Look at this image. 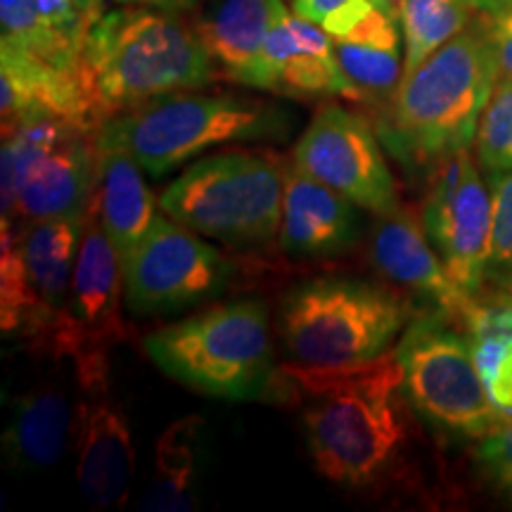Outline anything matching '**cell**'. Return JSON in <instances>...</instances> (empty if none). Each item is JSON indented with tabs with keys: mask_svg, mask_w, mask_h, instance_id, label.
<instances>
[{
	"mask_svg": "<svg viewBox=\"0 0 512 512\" xmlns=\"http://www.w3.org/2000/svg\"><path fill=\"white\" fill-rule=\"evenodd\" d=\"M498 79L489 22L479 19L403 76L380 126L387 147L403 164H439L470 150Z\"/></svg>",
	"mask_w": 512,
	"mask_h": 512,
	"instance_id": "3957f363",
	"label": "cell"
},
{
	"mask_svg": "<svg viewBox=\"0 0 512 512\" xmlns=\"http://www.w3.org/2000/svg\"><path fill=\"white\" fill-rule=\"evenodd\" d=\"M470 5L472 10L494 17V15H501L503 10L512 8V0H470Z\"/></svg>",
	"mask_w": 512,
	"mask_h": 512,
	"instance_id": "8d00e7d4",
	"label": "cell"
},
{
	"mask_svg": "<svg viewBox=\"0 0 512 512\" xmlns=\"http://www.w3.org/2000/svg\"><path fill=\"white\" fill-rule=\"evenodd\" d=\"M486 185L470 150L456 152L437 164L422 207V228L467 297H475L486 280L491 238V192Z\"/></svg>",
	"mask_w": 512,
	"mask_h": 512,
	"instance_id": "4fadbf2b",
	"label": "cell"
},
{
	"mask_svg": "<svg viewBox=\"0 0 512 512\" xmlns=\"http://www.w3.org/2000/svg\"><path fill=\"white\" fill-rule=\"evenodd\" d=\"M249 88L287 98L344 95L351 100V86L339 67L335 41L316 22L287 10L285 3L275 12Z\"/></svg>",
	"mask_w": 512,
	"mask_h": 512,
	"instance_id": "2e32d148",
	"label": "cell"
},
{
	"mask_svg": "<svg viewBox=\"0 0 512 512\" xmlns=\"http://www.w3.org/2000/svg\"><path fill=\"white\" fill-rule=\"evenodd\" d=\"M74 5H76V10H79L83 15V19L91 24V27L107 12L105 10V0H74Z\"/></svg>",
	"mask_w": 512,
	"mask_h": 512,
	"instance_id": "d590c367",
	"label": "cell"
},
{
	"mask_svg": "<svg viewBox=\"0 0 512 512\" xmlns=\"http://www.w3.org/2000/svg\"><path fill=\"white\" fill-rule=\"evenodd\" d=\"M290 114L240 95L174 93L119 112L98 128V145L126 150L152 178H162L211 147L280 140Z\"/></svg>",
	"mask_w": 512,
	"mask_h": 512,
	"instance_id": "277c9868",
	"label": "cell"
},
{
	"mask_svg": "<svg viewBox=\"0 0 512 512\" xmlns=\"http://www.w3.org/2000/svg\"><path fill=\"white\" fill-rule=\"evenodd\" d=\"M411 313L382 287L356 278H320L287 292L280 337L294 366L337 370L377 361Z\"/></svg>",
	"mask_w": 512,
	"mask_h": 512,
	"instance_id": "8992f818",
	"label": "cell"
},
{
	"mask_svg": "<svg viewBox=\"0 0 512 512\" xmlns=\"http://www.w3.org/2000/svg\"><path fill=\"white\" fill-rule=\"evenodd\" d=\"M477 164L489 174L512 169V79H498L477 128Z\"/></svg>",
	"mask_w": 512,
	"mask_h": 512,
	"instance_id": "484cf974",
	"label": "cell"
},
{
	"mask_svg": "<svg viewBox=\"0 0 512 512\" xmlns=\"http://www.w3.org/2000/svg\"><path fill=\"white\" fill-rule=\"evenodd\" d=\"M86 216L3 221L0 325L43 349L67 302Z\"/></svg>",
	"mask_w": 512,
	"mask_h": 512,
	"instance_id": "9c48e42d",
	"label": "cell"
},
{
	"mask_svg": "<svg viewBox=\"0 0 512 512\" xmlns=\"http://www.w3.org/2000/svg\"><path fill=\"white\" fill-rule=\"evenodd\" d=\"M285 171L259 152H221L190 164L157 197L169 219L233 247L266 245L283 221Z\"/></svg>",
	"mask_w": 512,
	"mask_h": 512,
	"instance_id": "52a82bcc",
	"label": "cell"
},
{
	"mask_svg": "<svg viewBox=\"0 0 512 512\" xmlns=\"http://www.w3.org/2000/svg\"><path fill=\"white\" fill-rule=\"evenodd\" d=\"M470 0H403L399 22L406 43L403 76L458 36L470 19Z\"/></svg>",
	"mask_w": 512,
	"mask_h": 512,
	"instance_id": "cb8c5ba5",
	"label": "cell"
},
{
	"mask_svg": "<svg viewBox=\"0 0 512 512\" xmlns=\"http://www.w3.org/2000/svg\"><path fill=\"white\" fill-rule=\"evenodd\" d=\"M76 380V482L93 508L124 503L136 470L131 422L114 399L110 361L74 368Z\"/></svg>",
	"mask_w": 512,
	"mask_h": 512,
	"instance_id": "9a60e30c",
	"label": "cell"
},
{
	"mask_svg": "<svg viewBox=\"0 0 512 512\" xmlns=\"http://www.w3.org/2000/svg\"><path fill=\"white\" fill-rule=\"evenodd\" d=\"M401 366L394 354L354 368H285L280 394L302 411L318 472L347 489H373L406 446Z\"/></svg>",
	"mask_w": 512,
	"mask_h": 512,
	"instance_id": "6da1fadb",
	"label": "cell"
},
{
	"mask_svg": "<svg viewBox=\"0 0 512 512\" xmlns=\"http://www.w3.org/2000/svg\"><path fill=\"white\" fill-rule=\"evenodd\" d=\"M401 392L437 430L460 439H482L498 422L472 358V347L439 318H418L394 349Z\"/></svg>",
	"mask_w": 512,
	"mask_h": 512,
	"instance_id": "30bf717a",
	"label": "cell"
},
{
	"mask_svg": "<svg viewBox=\"0 0 512 512\" xmlns=\"http://www.w3.org/2000/svg\"><path fill=\"white\" fill-rule=\"evenodd\" d=\"M76 403L57 382H38L12 403L3 434L5 463L12 470L36 472L55 467L74 437Z\"/></svg>",
	"mask_w": 512,
	"mask_h": 512,
	"instance_id": "ffe728a7",
	"label": "cell"
},
{
	"mask_svg": "<svg viewBox=\"0 0 512 512\" xmlns=\"http://www.w3.org/2000/svg\"><path fill=\"white\" fill-rule=\"evenodd\" d=\"M491 192V238L486 278L512 283V169L486 176Z\"/></svg>",
	"mask_w": 512,
	"mask_h": 512,
	"instance_id": "4316f807",
	"label": "cell"
},
{
	"mask_svg": "<svg viewBox=\"0 0 512 512\" xmlns=\"http://www.w3.org/2000/svg\"><path fill=\"white\" fill-rule=\"evenodd\" d=\"M335 41V38H332ZM335 53L351 86V100H387L401 83V50L335 41Z\"/></svg>",
	"mask_w": 512,
	"mask_h": 512,
	"instance_id": "d4e9b609",
	"label": "cell"
},
{
	"mask_svg": "<svg viewBox=\"0 0 512 512\" xmlns=\"http://www.w3.org/2000/svg\"><path fill=\"white\" fill-rule=\"evenodd\" d=\"M477 460L486 475L512 498V418L496 422L477 448Z\"/></svg>",
	"mask_w": 512,
	"mask_h": 512,
	"instance_id": "83f0119b",
	"label": "cell"
},
{
	"mask_svg": "<svg viewBox=\"0 0 512 512\" xmlns=\"http://www.w3.org/2000/svg\"><path fill=\"white\" fill-rule=\"evenodd\" d=\"M157 202L143 178V166L119 147L98 145L95 209L121 266L131 259L157 219Z\"/></svg>",
	"mask_w": 512,
	"mask_h": 512,
	"instance_id": "44dd1931",
	"label": "cell"
},
{
	"mask_svg": "<svg viewBox=\"0 0 512 512\" xmlns=\"http://www.w3.org/2000/svg\"><path fill=\"white\" fill-rule=\"evenodd\" d=\"M38 15L46 19L48 24H53L57 31H62L64 36L72 38V41L83 50L88 31L93 27L83 19V15L76 10L74 0H34Z\"/></svg>",
	"mask_w": 512,
	"mask_h": 512,
	"instance_id": "f1b7e54d",
	"label": "cell"
},
{
	"mask_svg": "<svg viewBox=\"0 0 512 512\" xmlns=\"http://www.w3.org/2000/svg\"><path fill=\"white\" fill-rule=\"evenodd\" d=\"M117 5H133V8H150L171 12V15H181V12L195 10L202 0H114Z\"/></svg>",
	"mask_w": 512,
	"mask_h": 512,
	"instance_id": "e575fe53",
	"label": "cell"
},
{
	"mask_svg": "<svg viewBox=\"0 0 512 512\" xmlns=\"http://www.w3.org/2000/svg\"><path fill=\"white\" fill-rule=\"evenodd\" d=\"M0 114L3 131L34 117H60L98 131L81 74L55 67L29 50L0 41Z\"/></svg>",
	"mask_w": 512,
	"mask_h": 512,
	"instance_id": "e0dca14e",
	"label": "cell"
},
{
	"mask_svg": "<svg viewBox=\"0 0 512 512\" xmlns=\"http://www.w3.org/2000/svg\"><path fill=\"white\" fill-rule=\"evenodd\" d=\"M375 3H377V5H382L384 10H389V12H392V15L399 17V10H401V3H403V0H375Z\"/></svg>",
	"mask_w": 512,
	"mask_h": 512,
	"instance_id": "74e56055",
	"label": "cell"
},
{
	"mask_svg": "<svg viewBox=\"0 0 512 512\" xmlns=\"http://www.w3.org/2000/svg\"><path fill=\"white\" fill-rule=\"evenodd\" d=\"M98 190V131L60 117L3 131V221L86 216Z\"/></svg>",
	"mask_w": 512,
	"mask_h": 512,
	"instance_id": "ba28073f",
	"label": "cell"
},
{
	"mask_svg": "<svg viewBox=\"0 0 512 512\" xmlns=\"http://www.w3.org/2000/svg\"><path fill=\"white\" fill-rule=\"evenodd\" d=\"M486 392H489V399L494 401L498 411L512 415V349L503 358L501 368H498L494 382L486 387Z\"/></svg>",
	"mask_w": 512,
	"mask_h": 512,
	"instance_id": "d6a6232c",
	"label": "cell"
},
{
	"mask_svg": "<svg viewBox=\"0 0 512 512\" xmlns=\"http://www.w3.org/2000/svg\"><path fill=\"white\" fill-rule=\"evenodd\" d=\"M17 3H19V0H0V12H3V10H10V8H15Z\"/></svg>",
	"mask_w": 512,
	"mask_h": 512,
	"instance_id": "f35d334b",
	"label": "cell"
},
{
	"mask_svg": "<svg viewBox=\"0 0 512 512\" xmlns=\"http://www.w3.org/2000/svg\"><path fill=\"white\" fill-rule=\"evenodd\" d=\"M283 0H219L197 22V36L226 79L249 86Z\"/></svg>",
	"mask_w": 512,
	"mask_h": 512,
	"instance_id": "7402d4cb",
	"label": "cell"
},
{
	"mask_svg": "<svg viewBox=\"0 0 512 512\" xmlns=\"http://www.w3.org/2000/svg\"><path fill=\"white\" fill-rule=\"evenodd\" d=\"M370 259L377 271L420 297L430 299L444 313L465 316L472 297L460 290L432 247L425 228L406 211L380 216L373 228Z\"/></svg>",
	"mask_w": 512,
	"mask_h": 512,
	"instance_id": "d6986e66",
	"label": "cell"
},
{
	"mask_svg": "<svg viewBox=\"0 0 512 512\" xmlns=\"http://www.w3.org/2000/svg\"><path fill=\"white\" fill-rule=\"evenodd\" d=\"M294 164L356 207L377 216L399 209V195L368 121L339 105H325L294 145Z\"/></svg>",
	"mask_w": 512,
	"mask_h": 512,
	"instance_id": "5bb4252c",
	"label": "cell"
},
{
	"mask_svg": "<svg viewBox=\"0 0 512 512\" xmlns=\"http://www.w3.org/2000/svg\"><path fill=\"white\" fill-rule=\"evenodd\" d=\"M204 420L188 415L171 422L155 448V475L140 508L147 512H190L200 505V448Z\"/></svg>",
	"mask_w": 512,
	"mask_h": 512,
	"instance_id": "603a6c76",
	"label": "cell"
},
{
	"mask_svg": "<svg viewBox=\"0 0 512 512\" xmlns=\"http://www.w3.org/2000/svg\"><path fill=\"white\" fill-rule=\"evenodd\" d=\"M121 273L128 311L152 318L221 297L233 280V264L195 230L159 214Z\"/></svg>",
	"mask_w": 512,
	"mask_h": 512,
	"instance_id": "8fae6325",
	"label": "cell"
},
{
	"mask_svg": "<svg viewBox=\"0 0 512 512\" xmlns=\"http://www.w3.org/2000/svg\"><path fill=\"white\" fill-rule=\"evenodd\" d=\"M373 5L375 0H344L332 15L325 17L323 29L328 31L332 38H344L370 10H373Z\"/></svg>",
	"mask_w": 512,
	"mask_h": 512,
	"instance_id": "1f68e13d",
	"label": "cell"
},
{
	"mask_svg": "<svg viewBox=\"0 0 512 512\" xmlns=\"http://www.w3.org/2000/svg\"><path fill=\"white\" fill-rule=\"evenodd\" d=\"M278 238L280 247L297 259H330L347 252L358 238L354 202L297 164L287 166Z\"/></svg>",
	"mask_w": 512,
	"mask_h": 512,
	"instance_id": "ac0fdd59",
	"label": "cell"
},
{
	"mask_svg": "<svg viewBox=\"0 0 512 512\" xmlns=\"http://www.w3.org/2000/svg\"><path fill=\"white\" fill-rule=\"evenodd\" d=\"M121 297V261L102 228L93 197L83 221L67 302L41 351L53 358H67L72 361V368L110 361V351L126 339Z\"/></svg>",
	"mask_w": 512,
	"mask_h": 512,
	"instance_id": "7c38bea8",
	"label": "cell"
},
{
	"mask_svg": "<svg viewBox=\"0 0 512 512\" xmlns=\"http://www.w3.org/2000/svg\"><path fill=\"white\" fill-rule=\"evenodd\" d=\"M472 358H475V366L479 370V377H482L484 387H489L494 382V377L501 368L503 358L508 356L512 349L508 342L498 337H472Z\"/></svg>",
	"mask_w": 512,
	"mask_h": 512,
	"instance_id": "f546056e",
	"label": "cell"
},
{
	"mask_svg": "<svg viewBox=\"0 0 512 512\" xmlns=\"http://www.w3.org/2000/svg\"><path fill=\"white\" fill-rule=\"evenodd\" d=\"M143 349L171 380L214 399H264L275 375L271 323L256 299L209 306L159 328Z\"/></svg>",
	"mask_w": 512,
	"mask_h": 512,
	"instance_id": "5b68a950",
	"label": "cell"
},
{
	"mask_svg": "<svg viewBox=\"0 0 512 512\" xmlns=\"http://www.w3.org/2000/svg\"><path fill=\"white\" fill-rule=\"evenodd\" d=\"M342 3L344 0H292V10L297 12L299 17L323 24L325 17L332 15Z\"/></svg>",
	"mask_w": 512,
	"mask_h": 512,
	"instance_id": "836d02e7",
	"label": "cell"
},
{
	"mask_svg": "<svg viewBox=\"0 0 512 512\" xmlns=\"http://www.w3.org/2000/svg\"><path fill=\"white\" fill-rule=\"evenodd\" d=\"M489 29L491 38H494L501 79H512V8L503 10L501 15L489 17Z\"/></svg>",
	"mask_w": 512,
	"mask_h": 512,
	"instance_id": "4dcf8cb0",
	"label": "cell"
},
{
	"mask_svg": "<svg viewBox=\"0 0 512 512\" xmlns=\"http://www.w3.org/2000/svg\"><path fill=\"white\" fill-rule=\"evenodd\" d=\"M214 57L178 15L121 5L88 31L79 74L100 126L114 114L214 81Z\"/></svg>",
	"mask_w": 512,
	"mask_h": 512,
	"instance_id": "7a4b0ae2",
	"label": "cell"
}]
</instances>
